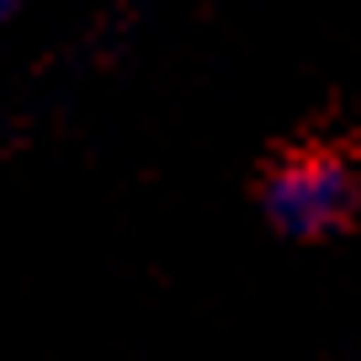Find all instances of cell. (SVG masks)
I'll list each match as a JSON object with an SVG mask.
<instances>
[{"label": "cell", "mask_w": 361, "mask_h": 361, "mask_svg": "<svg viewBox=\"0 0 361 361\" xmlns=\"http://www.w3.org/2000/svg\"><path fill=\"white\" fill-rule=\"evenodd\" d=\"M11 6H16V0H0V22H6V16H11Z\"/></svg>", "instance_id": "cell-2"}, {"label": "cell", "mask_w": 361, "mask_h": 361, "mask_svg": "<svg viewBox=\"0 0 361 361\" xmlns=\"http://www.w3.org/2000/svg\"><path fill=\"white\" fill-rule=\"evenodd\" d=\"M361 202V170L335 149H303V154L282 159L266 176V207L271 228H282L287 239H324L350 224Z\"/></svg>", "instance_id": "cell-1"}]
</instances>
